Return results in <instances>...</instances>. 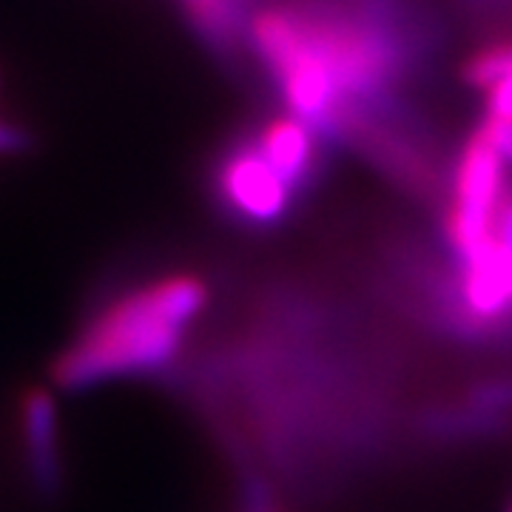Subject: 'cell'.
<instances>
[{"label":"cell","instance_id":"30bf717a","mask_svg":"<svg viewBox=\"0 0 512 512\" xmlns=\"http://www.w3.org/2000/svg\"><path fill=\"white\" fill-rule=\"evenodd\" d=\"M490 146L501 154V160L507 163V168H512V120H498V117H487L484 126L478 128Z\"/></svg>","mask_w":512,"mask_h":512},{"label":"cell","instance_id":"9c48e42d","mask_svg":"<svg viewBox=\"0 0 512 512\" xmlns=\"http://www.w3.org/2000/svg\"><path fill=\"white\" fill-rule=\"evenodd\" d=\"M473 404H476L481 413H493V410L512 407V379L481 384L478 390H473Z\"/></svg>","mask_w":512,"mask_h":512},{"label":"cell","instance_id":"7a4b0ae2","mask_svg":"<svg viewBox=\"0 0 512 512\" xmlns=\"http://www.w3.org/2000/svg\"><path fill=\"white\" fill-rule=\"evenodd\" d=\"M507 191V163L478 131L458 157L453 202L447 211V239L458 262H467L490 242Z\"/></svg>","mask_w":512,"mask_h":512},{"label":"cell","instance_id":"8992f818","mask_svg":"<svg viewBox=\"0 0 512 512\" xmlns=\"http://www.w3.org/2000/svg\"><path fill=\"white\" fill-rule=\"evenodd\" d=\"M256 148L262 151V157L274 165L276 174L291 185V191L296 194V188L308 180L313 168V128L305 126L296 117H279L274 123H268L265 131L259 134Z\"/></svg>","mask_w":512,"mask_h":512},{"label":"cell","instance_id":"277c9868","mask_svg":"<svg viewBox=\"0 0 512 512\" xmlns=\"http://www.w3.org/2000/svg\"><path fill=\"white\" fill-rule=\"evenodd\" d=\"M220 185L225 202L245 220L259 222V225L282 220L293 197L291 185L276 174L274 165L262 157V151L256 146L242 148L228 157Z\"/></svg>","mask_w":512,"mask_h":512},{"label":"cell","instance_id":"3957f363","mask_svg":"<svg viewBox=\"0 0 512 512\" xmlns=\"http://www.w3.org/2000/svg\"><path fill=\"white\" fill-rule=\"evenodd\" d=\"M458 316L470 328H495L512 319V242L493 231L490 242L461 262Z\"/></svg>","mask_w":512,"mask_h":512},{"label":"cell","instance_id":"5b68a950","mask_svg":"<svg viewBox=\"0 0 512 512\" xmlns=\"http://www.w3.org/2000/svg\"><path fill=\"white\" fill-rule=\"evenodd\" d=\"M20 436L26 470L40 495H55L63 487L60 456V413L49 387H29L20 399Z\"/></svg>","mask_w":512,"mask_h":512},{"label":"cell","instance_id":"8fae6325","mask_svg":"<svg viewBox=\"0 0 512 512\" xmlns=\"http://www.w3.org/2000/svg\"><path fill=\"white\" fill-rule=\"evenodd\" d=\"M487 117L512 120V80L498 83L487 92Z\"/></svg>","mask_w":512,"mask_h":512},{"label":"cell","instance_id":"7c38bea8","mask_svg":"<svg viewBox=\"0 0 512 512\" xmlns=\"http://www.w3.org/2000/svg\"><path fill=\"white\" fill-rule=\"evenodd\" d=\"M26 146H29L26 131H20V128L0 120V154H15V151H23Z\"/></svg>","mask_w":512,"mask_h":512},{"label":"cell","instance_id":"ba28073f","mask_svg":"<svg viewBox=\"0 0 512 512\" xmlns=\"http://www.w3.org/2000/svg\"><path fill=\"white\" fill-rule=\"evenodd\" d=\"M185 6L211 40H231L237 23L234 0H185Z\"/></svg>","mask_w":512,"mask_h":512},{"label":"cell","instance_id":"52a82bcc","mask_svg":"<svg viewBox=\"0 0 512 512\" xmlns=\"http://www.w3.org/2000/svg\"><path fill=\"white\" fill-rule=\"evenodd\" d=\"M467 77L473 86L484 92H490L498 83L512 80V43H501V46L478 52L467 66Z\"/></svg>","mask_w":512,"mask_h":512},{"label":"cell","instance_id":"4fadbf2b","mask_svg":"<svg viewBox=\"0 0 512 512\" xmlns=\"http://www.w3.org/2000/svg\"><path fill=\"white\" fill-rule=\"evenodd\" d=\"M510 512H512V507H510Z\"/></svg>","mask_w":512,"mask_h":512},{"label":"cell","instance_id":"6da1fadb","mask_svg":"<svg viewBox=\"0 0 512 512\" xmlns=\"http://www.w3.org/2000/svg\"><path fill=\"white\" fill-rule=\"evenodd\" d=\"M205 305L208 285L194 274L163 276L117 296L57 356L52 382L63 390H83L160 370L177 359Z\"/></svg>","mask_w":512,"mask_h":512}]
</instances>
